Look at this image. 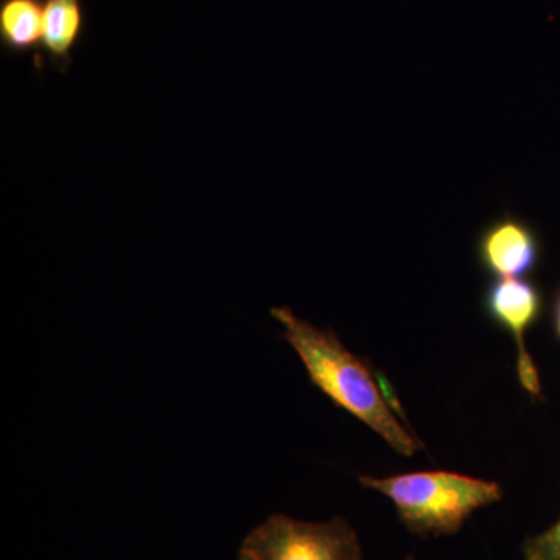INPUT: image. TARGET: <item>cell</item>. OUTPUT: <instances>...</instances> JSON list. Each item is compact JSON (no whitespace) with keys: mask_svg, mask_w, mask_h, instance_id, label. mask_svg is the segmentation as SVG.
I'll return each instance as SVG.
<instances>
[{"mask_svg":"<svg viewBox=\"0 0 560 560\" xmlns=\"http://www.w3.org/2000/svg\"><path fill=\"white\" fill-rule=\"evenodd\" d=\"M237 560H259L256 558V556L250 555V552L242 550L241 555H238Z\"/></svg>","mask_w":560,"mask_h":560,"instance_id":"30bf717a","label":"cell"},{"mask_svg":"<svg viewBox=\"0 0 560 560\" xmlns=\"http://www.w3.org/2000/svg\"><path fill=\"white\" fill-rule=\"evenodd\" d=\"M83 31V0H44L40 50L55 68H69Z\"/></svg>","mask_w":560,"mask_h":560,"instance_id":"8992f818","label":"cell"},{"mask_svg":"<svg viewBox=\"0 0 560 560\" xmlns=\"http://www.w3.org/2000/svg\"><path fill=\"white\" fill-rule=\"evenodd\" d=\"M271 315L282 324L283 340L298 353L320 393L374 430L400 455L412 456L422 451V442L401 423V411L394 408L378 375L366 361L350 352L334 331L298 318L287 307L271 308Z\"/></svg>","mask_w":560,"mask_h":560,"instance_id":"6da1fadb","label":"cell"},{"mask_svg":"<svg viewBox=\"0 0 560 560\" xmlns=\"http://www.w3.org/2000/svg\"><path fill=\"white\" fill-rule=\"evenodd\" d=\"M544 293L526 279H493L482 291L486 318L514 338L517 348V378L533 399H541L539 370L526 348V334L541 318Z\"/></svg>","mask_w":560,"mask_h":560,"instance_id":"277c9868","label":"cell"},{"mask_svg":"<svg viewBox=\"0 0 560 560\" xmlns=\"http://www.w3.org/2000/svg\"><path fill=\"white\" fill-rule=\"evenodd\" d=\"M551 327L555 337L560 341V287L551 305Z\"/></svg>","mask_w":560,"mask_h":560,"instance_id":"9c48e42d","label":"cell"},{"mask_svg":"<svg viewBox=\"0 0 560 560\" xmlns=\"http://www.w3.org/2000/svg\"><path fill=\"white\" fill-rule=\"evenodd\" d=\"M242 550L259 560H363L359 534L341 517L312 523L272 514L250 530Z\"/></svg>","mask_w":560,"mask_h":560,"instance_id":"3957f363","label":"cell"},{"mask_svg":"<svg viewBox=\"0 0 560 560\" xmlns=\"http://www.w3.org/2000/svg\"><path fill=\"white\" fill-rule=\"evenodd\" d=\"M405 560H415V559H412V558H411V556H410V558H407V559H405Z\"/></svg>","mask_w":560,"mask_h":560,"instance_id":"8fae6325","label":"cell"},{"mask_svg":"<svg viewBox=\"0 0 560 560\" xmlns=\"http://www.w3.org/2000/svg\"><path fill=\"white\" fill-rule=\"evenodd\" d=\"M44 0H0V43L10 54H28L43 40Z\"/></svg>","mask_w":560,"mask_h":560,"instance_id":"52a82bcc","label":"cell"},{"mask_svg":"<svg viewBox=\"0 0 560 560\" xmlns=\"http://www.w3.org/2000/svg\"><path fill=\"white\" fill-rule=\"evenodd\" d=\"M359 481L388 497L401 525L419 537L456 534L474 512L503 499L499 482L456 471H411L386 478L363 475Z\"/></svg>","mask_w":560,"mask_h":560,"instance_id":"7a4b0ae2","label":"cell"},{"mask_svg":"<svg viewBox=\"0 0 560 560\" xmlns=\"http://www.w3.org/2000/svg\"><path fill=\"white\" fill-rule=\"evenodd\" d=\"M522 552L523 560H560V518L539 536L526 539Z\"/></svg>","mask_w":560,"mask_h":560,"instance_id":"ba28073f","label":"cell"},{"mask_svg":"<svg viewBox=\"0 0 560 560\" xmlns=\"http://www.w3.org/2000/svg\"><path fill=\"white\" fill-rule=\"evenodd\" d=\"M544 243L528 221L501 213L489 221L475 241V259L493 278L522 279L539 268Z\"/></svg>","mask_w":560,"mask_h":560,"instance_id":"5b68a950","label":"cell"}]
</instances>
